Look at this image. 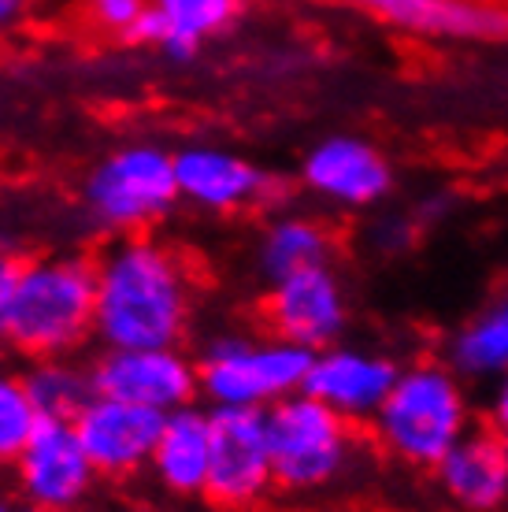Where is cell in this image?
I'll use <instances>...</instances> for the list:
<instances>
[{
    "label": "cell",
    "instance_id": "8",
    "mask_svg": "<svg viewBox=\"0 0 508 512\" xmlns=\"http://www.w3.org/2000/svg\"><path fill=\"white\" fill-rule=\"evenodd\" d=\"M97 468L75 431V420L41 416L30 442L15 457V483L30 509L71 512L93 490Z\"/></svg>",
    "mask_w": 508,
    "mask_h": 512
},
{
    "label": "cell",
    "instance_id": "11",
    "mask_svg": "<svg viewBox=\"0 0 508 512\" xmlns=\"http://www.w3.org/2000/svg\"><path fill=\"white\" fill-rule=\"evenodd\" d=\"M164 420L167 412L93 394L86 409L75 416V431L97 475L127 479V475H138L141 468H149L160 431H164Z\"/></svg>",
    "mask_w": 508,
    "mask_h": 512
},
{
    "label": "cell",
    "instance_id": "1",
    "mask_svg": "<svg viewBox=\"0 0 508 512\" xmlns=\"http://www.w3.org/2000/svg\"><path fill=\"white\" fill-rule=\"evenodd\" d=\"M193 286L167 245L127 234L97 260L93 334L104 349H167L190 327Z\"/></svg>",
    "mask_w": 508,
    "mask_h": 512
},
{
    "label": "cell",
    "instance_id": "9",
    "mask_svg": "<svg viewBox=\"0 0 508 512\" xmlns=\"http://www.w3.org/2000/svg\"><path fill=\"white\" fill-rule=\"evenodd\" d=\"M264 320L275 338L319 353L327 346H338V338L349 327V294L331 264L297 271L271 282Z\"/></svg>",
    "mask_w": 508,
    "mask_h": 512
},
{
    "label": "cell",
    "instance_id": "4",
    "mask_svg": "<svg viewBox=\"0 0 508 512\" xmlns=\"http://www.w3.org/2000/svg\"><path fill=\"white\" fill-rule=\"evenodd\" d=\"M267 416V442H271V468L275 487L286 494H319L342 483L356 461L353 423L327 409L312 394H293L271 405Z\"/></svg>",
    "mask_w": 508,
    "mask_h": 512
},
{
    "label": "cell",
    "instance_id": "2",
    "mask_svg": "<svg viewBox=\"0 0 508 512\" xmlns=\"http://www.w3.org/2000/svg\"><path fill=\"white\" fill-rule=\"evenodd\" d=\"M375 442L408 468H438L471 431L464 375L449 360H416L401 368L390 397L371 420Z\"/></svg>",
    "mask_w": 508,
    "mask_h": 512
},
{
    "label": "cell",
    "instance_id": "12",
    "mask_svg": "<svg viewBox=\"0 0 508 512\" xmlns=\"http://www.w3.org/2000/svg\"><path fill=\"white\" fill-rule=\"evenodd\" d=\"M301 182L327 205L371 208L394 190V164L371 141L353 134H331L305 153Z\"/></svg>",
    "mask_w": 508,
    "mask_h": 512
},
{
    "label": "cell",
    "instance_id": "24",
    "mask_svg": "<svg viewBox=\"0 0 508 512\" xmlns=\"http://www.w3.org/2000/svg\"><path fill=\"white\" fill-rule=\"evenodd\" d=\"M19 271H23V264H19V260H12L8 253L0 256V342H8V316H12Z\"/></svg>",
    "mask_w": 508,
    "mask_h": 512
},
{
    "label": "cell",
    "instance_id": "23",
    "mask_svg": "<svg viewBox=\"0 0 508 512\" xmlns=\"http://www.w3.org/2000/svg\"><path fill=\"white\" fill-rule=\"evenodd\" d=\"M149 8H153V0H86L89 23L123 41H130L134 26L141 23V15Z\"/></svg>",
    "mask_w": 508,
    "mask_h": 512
},
{
    "label": "cell",
    "instance_id": "10",
    "mask_svg": "<svg viewBox=\"0 0 508 512\" xmlns=\"http://www.w3.org/2000/svg\"><path fill=\"white\" fill-rule=\"evenodd\" d=\"M93 390L104 397H119L130 405H145L156 412H175L193 405L201 394L197 360L167 349H104V357L89 368Z\"/></svg>",
    "mask_w": 508,
    "mask_h": 512
},
{
    "label": "cell",
    "instance_id": "7",
    "mask_svg": "<svg viewBox=\"0 0 508 512\" xmlns=\"http://www.w3.org/2000/svg\"><path fill=\"white\" fill-rule=\"evenodd\" d=\"M212 472L204 498L216 509H249L275 487L267 416L260 409H212Z\"/></svg>",
    "mask_w": 508,
    "mask_h": 512
},
{
    "label": "cell",
    "instance_id": "28",
    "mask_svg": "<svg viewBox=\"0 0 508 512\" xmlns=\"http://www.w3.org/2000/svg\"><path fill=\"white\" fill-rule=\"evenodd\" d=\"M30 512H38V509H30Z\"/></svg>",
    "mask_w": 508,
    "mask_h": 512
},
{
    "label": "cell",
    "instance_id": "5",
    "mask_svg": "<svg viewBox=\"0 0 508 512\" xmlns=\"http://www.w3.org/2000/svg\"><path fill=\"white\" fill-rule=\"evenodd\" d=\"M312 349L286 338H245L219 334L197 360L201 394L212 409H260L267 412L286 397L301 394L312 368Z\"/></svg>",
    "mask_w": 508,
    "mask_h": 512
},
{
    "label": "cell",
    "instance_id": "20",
    "mask_svg": "<svg viewBox=\"0 0 508 512\" xmlns=\"http://www.w3.org/2000/svg\"><path fill=\"white\" fill-rule=\"evenodd\" d=\"M449 364L464 379H497L508 372V290L449 338Z\"/></svg>",
    "mask_w": 508,
    "mask_h": 512
},
{
    "label": "cell",
    "instance_id": "17",
    "mask_svg": "<svg viewBox=\"0 0 508 512\" xmlns=\"http://www.w3.org/2000/svg\"><path fill=\"white\" fill-rule=\"evenodd\" d=\"M149 472L175 498L204 494L208 472H212V416L197 405H182V409L167 412Z\"/></svg>",
    "mask_w": 508,
    "mask_h": 512
},
{
    "label": "cell",
    "instance_id": "21",
    "mask_svg": "<svg viewBox=\"0 0 508 512\" xmlns=\"http://www.w3.org/2000/svg\"><path fill=\"white\" fill-rule=\"evenodd\" d=\"M23 379L38 412L52 416V420H75L78 412L89 405V397L97 394L93 390V372L78 368V364H67L64 357L38 360Z\"/></svg>",
    "mask_w": 508,
    "mask_h": 512
},
{
    "label": "cell",
    "instance_id": "25",
    "mask_svg": "<svg viewBox=\"0 0 508 512\" xmlns=\"http://www.w3.org/2000/svg\"><path fill=\"white\" fill-rule=\"evenodd\" d=\"M490 423H494V431L508 438V372L497 375L494 390H490Z\"/></svg>",
    "mask_w": 508,
    "mask_h": 512
},
{
    "label": "cell",
    "instance_id": "13",
    "mask_svg": "<svg viewBox=\"0 0 508 512\" xmlns=\"http://www.w3.org/2000/svg\"><path fill=\"white\" fill-rule=\"evenodd\" d=\"M397 375L401 364L386 353L360 346H327L312 357L305 394L323 401L349 423H364L375 420V412L394 390Z\"/></svg>",
    "mask_w": 508,
    "mask_h": 512
},
{
    "label": "cell",
    "instance_id": "19",
    "mask_svg": "<svg viewBox=\"0 0 508 512\" xmlns=\"http://www.w3.org/2000/svg\"><path fill=\"white\" fill-rule=\"evenodd\" d=\"M160 19L156 49L186 64L193 60L208 38L223 34L242 15V0H153Z\"/></svg>",
    "mask_w": 508,
    "mask_h": 512
},
{
    "label": "cell",
    "instance_id": "15",
    "mask_svg": "<svg viewBox=\"0 0 508 512\" xmlns=\"http://www.w3.org/2000/svg\"><path fill=\"white\" fill-rule=\"evenodd\" d=\"M178 197L204 212H242L267 201L271 182L245 156L219 145H186L175 153Z\"/></svg>",
    "mask_w": 508,
    "mask_h": 512
},
{
    "label": "cell",
    "instance_id": "6",
    "mask_svg": "<svg viewBox=\"0 0 508 512\" xmlns=\"http://www.w3.org/2000/svg\"><path fill=\"white\" fill-rule=\"evenodd\" d=\"M82 201L93 223L112 234H138L175 208V153L160 145H123L93 164L82 186Z\"/></svg>",
    "mask_w": 508,
    "mask_h": 512
},
{
    "label": "cell",
    "instance_id": "18",
    "mask_svg": "<svg viewBox=\"0 0 508 512\" xmlns=\"http://www.w3.org/2000/svg\"><path fill=\"white\" fill-rule=\"evenodd\" d=\"M334 238L331 231L312 216H279L271 219L256 242V268L267 282L286 275L331 264Z\"/></svg>",
    "mask_w": 508,
    "mask_h": 512
},
{
    "label": "cell",
    "instance_id": "3",
    "mask_svg": "<svg viewBox=\"0 0 508 512\" xmlns=\"http://www.w3.org/2000/svg\"><path fill=\"white\" fill-rule=\"evenodd\" d=\"M97 264L82 256H41L19 271L8 342L34 360L67 357L93 334Z\"/></svg>",
    "mask_w": 508,
    "mask_h": 512
},
{
    "label": "cell",
    "instance_id": "16",
    "mask_svg": "<svg viewBox=\"0 0 508 512\" xmlns=\"http://www.w3.org/2000/svg\"><path fill=\"white\" fill-rule=\"evenodd\" d=\"M434 479L464 512H501L508 505V438L494 427H471L438 461Z\"/></svg>",
    "mask_w": 508,
    "mask_h": 512
},
{
    "label": "cell",
    "instance_id": "22",
    "mask_svg": "<svg viewBox=\"0 0 508 512\" xmlns=\"http://www.w3.org/2000/svg\"><path fill=\"white\" fill-rule=\"evenodd\" d=\"M38 420L41 412L26 390V379L0 372V464H15Z\"/></svg>",
    "mask_w": 508,
    "mask_h": 512
},
{
    "label": "cell",
    "instance_id": "27",
    "mask_svg": "<svg viewBox=\"0 0 508 512\" xmlns=\"http://www.w3.org/2000/svg\"><path fill=\"white\" fill-rule=\"evenodd\" d=\"M0 512H15V505L8 498H4V494H0Z\"/></svg>",
    "mask_w": 508,
    "mask_h": 512
},
{
    "label": "cell",
    "instance_id": "26",
    "mask_svg": "<svg viewBox=\"0 0 508 512\" xmlns=\"http://www.w3.org/2000/svg\"><path fill=\"white\" fill-rule=\"evenodd\" d=\"M23 4L26 0H0V30H4V26H12L15 19H19Z\"/></svg>",
    "mask_w": 508,
    "mask_h": 512
},
{
    "label": "cell",
    "instance_id": "14",
    "mask_svg": "<svg viewBox=\"0 0 508 512\" xmlns=\"http://www.w3.org/2000/svg\"><path fill=\"white\" fill-rule=\"evenodd\" d=\"M379 23L445 41H508V8L494 0H342Z\"/></svg>",
    "mask_w": 508,
    "mask_h": 512
}]
</instances>
